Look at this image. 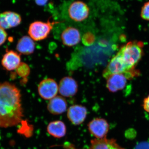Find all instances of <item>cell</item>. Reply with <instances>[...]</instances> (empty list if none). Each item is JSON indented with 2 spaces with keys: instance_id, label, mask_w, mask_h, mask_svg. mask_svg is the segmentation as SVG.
Segmentation results:
<instances>
[{
  "instance_id": "obj_1",
  "label": "cell",
  "mask_w": 149,
  "mask_h": 149,
  "mask_svg": "<svg viewBox=\"0 0 149 149\" xmlns=\"http://www.w3.org/2000/svg\"><path fill=\"white\" fill-rule=\"evenodd\" d=\"M23 117L20 90L13 83H0V127L18 125Z\"/></svg>"
},
{
  "instance_id": "obj_2",
  "label": "cell",
  "mask_w": 149,
  "mask_h": 149,
  "mask_svg": "<svg viewBox=\"0 0 149 149\" xmlns=\"http://www.w3.org/2000/svg\"><path fill=\"white\" fill-rule=\"evenodd\" d=\"M144 44L140 41L128 42L121 47L118 52L129 69L136 68L143 55Z\"/></svg>"
},
{
  "instance_id": "obj_3",
  "label": "cell",
  "mask_w": 149,
  "mask_h": 149,
  "mask_svg": "<svg viewBox=\"0 0 149 149\" xmlns=\"http://www.w3.org/2000/svg\"><path fill=\"white\" fill-rule=\"evenodd\" d=\"M140 73L139 70L135 68L124 73L112 74L107 79V88L111 93L122 91L128 81L139 76Z\"/></svg>"
},
{
  "instance_id": "obj_4",
  "label": "cell",
  "mask_w": 149,
  "mask_h": 149,
  "mask_svg": "<svg viewBox=\"0 0 149 149\" xmlns=\"http://www.w3.org/2000/svg\"><path fill=\"white\" fill-rule=\"evenodd\" d=\"M59 23L58 22H47L41 21L33 22L29 25L28 33L29 37L35 41H40L47 38L54 25Z\"/></svg>"
},
{
  "instance_id": "obj_5",
  "label": "cell",
  "mask_w": 149,
  "mask_h": 149,
  "mask_svg": "<svg viewBox=\"0 0 149 149\" xmlns=\"http://www.w3.org/2000/svg\"><path fill=\"white\" fill-rule=\"evenodd\" d=\"M90 11L88 5L81 1H74L70 4L68 9L70 18L77 22H81L87 19Z\"/></svg>"
},
{
  "instance_id": "obj_6",
  "label": "cell",
  "mask_w": 149,
  "mask_h": 149,
  "mask_svg": "<svg viewBox=\"0 0 149 149\" xmlns=\"http://www.w3.org/2000/svg\"><path fill=\"white\" fill-rule=\"evenodd\" d=\"M131 69L128 68L120 54L118 52L111 60L105 69L104 70L103 77L107 79L112 74L124 73Z\"/></svg>"
},
{
  "instance_id": "obj_7",
  "label": "cell",
  "mask_w": 149,
  "mask_h": 149,
  "mask_svg": "<svg viewBox=\"0 0 149 149\" xmlns=\"http://www.w3.org/2000/svg\"><path fill=\"white\" fill-rule=\"evenodd\" d=\"M89 132L96 139L106 138L109 129V125L106 119L96 118L89 122L88 125Z\"/></svg>"
},
{
  "instance_id": "obj_8",
  "label": "cell",
  "mask_w": 149,
  "mask_h": 149,
  "mask_svg": "<svg viewBox=\"0 0 149 149\" xmlns=\"http://www.w3.org/2000/svg\"><path fill=\"white\" fill-rule=\"evenodd\" d=\"M40 97L45 100H51L56 96L58 92V85L55 80L47 78L41 81L38 86Z\"/></svg>"
},
{
  "instance_id": "obj_9",
  "label": "cell",
  "mask_w": 149,
  "mask_h": 149,
  "mask_svg": "<svg viewBox=\"0 0 149 149\" xmlns=\"http://www.w3.org/2000/svg\"><path fill=\"white\" fill-rule=\"evenodd\" d=\"M22 21L21 15L15 12L6 11L0 13V27L5 30L17 27Z\"/></svg>"
},
{
  "instance_id": "obj_10",
  "label": "cell",
  "mask_w": 149,
  "mask_h": 149,
  "mask_svg": "<svg viewBox=\"0 0 149 149\" xmlns=\"http://www.w3.org/2000/svg\"><path fill=\"white\" fill-rule=\"evenodd\" d=\"M87 114L88 110L85 107L75 104L71 106L68 109L67 116L68 120L72 124L77 125L84 122Z\"/></svg>"
},
{
  "instance_id": "obj_11",
  "label": "cell",
  "mask_w": 149,
  "mask_h": 149,
  "mask_svg": "<svg viewBox=\"0 0 149 149\" xmlns=\"http://www.w3.org/2000/svg\"><path fill=\"white\" fill-rule=\"evenodd\" d=\"M78 88L77 81L72 77L66 76L60 81L58 92L62 97H70L76 95Z\"/></svg>"
},
{
  "instance_id": "obj_12",
  "label": "cell",
  "mask_w": 149,
  "mask_h": 149,
  "mask_svg": "<svg viewBox=\"0 0 149 149\" xmlns=\"http://www.w3.org/2000/svg\"><path fill=\"white\" fill-rule=\"evenodd\" d=\"M20 54L17 52L6 50L1 61L2 66L8 71L15 70L21 63Z\"/></svg>"
},
{
  "instance_id": "obj_13",
  "label": "cell",
  "mask_w": 149,
  "mask_h": 149,
  "mask_svg": "<svg viewBox=\"0 0 149 149\" xmlns=\"http://www.w3.org/2000/svg\"><path fill=\"white\" fill-rule=\"evenodd\" d=\"M61 40L65 46L73 47L79 44L81 40L80 32L75 27H68L62 33Z\"/></svg>"
},
{
  "instance_id": "obj_14",
  "label": "cell",
  "mask_w": 149,
  "mask_h": 149,
  "mask_svg": "<svg viewBox=\"0 0 149 149\" xmlns=\"http://www.w3.org/2000/svg\"><path fill=\"white\" fill-rule=\"evenodd\" d=\"M68 104L64 97L56 96L50 100L47 106L48 110L53 115H59L67 110Z\"/></svg>"
},
{
  "instance_id": "obj_15",
  "label": "cell",
  "mask_w": 149,
  "mask_h": 149,
  "mask_svg": "<svg viewBox=\"0 0 149 149\" xmlns=\"http://www.w3.org/2000/svg\"><path fill=\"white\" fill-rule=\"evenodd\" d=\"M35 48L34 40L29 36H24L17 42L16 49L20 54L28 55L34 53Z\"/></svg>"
},
{
  "instance_id": "obj_16",
  "label": "cell",
  "mask_w": 149,
  "mask_h": 149,
  "mask_svg": "<svg viewBox=\"0 0 149 149\" xmlns=\"http://www.w3.org/2000/svg\"><path fill=\"white\" fill-rule=\"evenodd\" d=\"M89 149H125L120 146L114 139L107 138L101 139H95L91 140Z\"/></svg>"
},
{
  "instance_id": "obj_17",
  "label": "cell",
  "mask_w": 149,
  "mask_h": 149,
  "mask_svg": "<svg viewBox=\"0 0 149 149\" xmlns=\"http://www.w3.org/2000/svg\"><path fill=\"white\" fill-rule=\"evenodd\" d=\"M47 131L51 136L57 139H61L66 135V125L61 120L52 121L47 126Z\"/></svg>"
},
{
  "instance_id": "obj_18",
  "label": "cell",
  "mask_w": 149,
  "mask_h": 149,
  "mask_svg": "<svg viewBox=\"0 0 149 149\" xmlns=\"http://www.w3.org/2000/svg\"><path fill=\"white\" fill-rule=\"evenodd\" d=\"M15 70L17 75L23 80L27 79L30 72V67L28 65L22 62Z\"/></svg>"
},
{
  "instance_id": "obj_19",
  "label": "cell",
  "mask_w": 149,
  "mask_h": 149,
  "mask_svg": "<svg viewBox=\"0 0 149 149\" xmlns=\"http://www.w3.org/2000/svg\"><path fill=\"white\" fill-rule=\"evenodd\" d=\"M141 17L143 19L149 21V1L146 3L142 7Z\"/></svg>"
},
{
  "instance_id": "obj_20",
  "label": "cell",
  "mask_w": 149,
  "mask_h": 149,
  "mask_svg": "<svg viewBox=\"0 0 149 149\" xmlns=\"http://www.w3.org/2000/svg\"><path fill=\"white\" fill-rule=\"evenodd\" d=\"M7 37L8 34L6 30L0 27V46L5 42Z\"/></svg>"
},
{
  "instance_id": "obj_21",
  "label": "cell",
  "mask_w": 149,
  "mask_h": 149,
  "mask_svg": "<svg viewBox=\"0 0 149 149\" xmlns=\"http://www.w3.org/2000/svg\"><path fill=\"white\" fill-rule=\"evenodd\" d=\"M143 107L144 110L149 113V95L144 99Z\"/></svg>"
},
{
  "instance_id": "obj_22",
  "label": "cell",
  "mask_w": 149,
  "mask_h": 149,
  "mask_svg": "<svg viewBox=\"0 0 149 149\" xmlns=\"http://www.w3.org/2000/svg\"><path fill=\"white\" fill-rule=\"evenodd\" d=\"M135 149H149V142H143L136 146Z\"/></svg>"
},
{
  "instance_id": "obj_23",
  "label": "cell",
  "mask_w": 149,
  "mask_h": 149,
  "mask_svg": "<svg viewBox=\"0 0 149 149\" xmlns=\"http://www.w3.org/2000/svg\"><path fill=\"white\" fill-rule=\"evenodd\" d=\"M49 0H35V3L38 6H43L45 5Z\"/></svg>"
}]
</instances>
